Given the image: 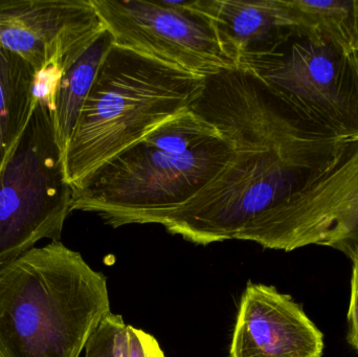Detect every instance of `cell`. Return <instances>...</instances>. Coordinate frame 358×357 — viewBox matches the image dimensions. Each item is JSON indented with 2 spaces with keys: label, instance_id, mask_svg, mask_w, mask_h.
Instances as JSON below:
<instances>
[{
  "label": "cell",
  "instance_id": "6da1fadb",
  "mask_svg": "<svg viewBox=\"0 0 358 357\" xmlns=\"http://www.w3.org/2000/svg\"><path fill=\"white\" fill-rule=\"evenodd\" d=\"M191 108L231 140L233 159L191 201L147 224L194 245L241 240L260 216L334 167L352 142L309 124L243 69L206 77Z\"/></svg>",
  "mask_w": 358,
  "mask_h": 357
},
{
  "label": "cell",
  "instance_id": "7a4b0ae2",
  "mask_svg": "<svg viewBox=\"0 0 358 357\" xmlns=\"http://www.w3.org/2000/svg\"><path fill=\"white\" fill-rule=\"evenodd\" d=\"M234 153L231 140L189 107L73 187L71 212L96 214L113 228L147 224L191 201Z\"/></svg>",
  "mask_w": 358,
  "mask_h": 357
},
{
  "label": "cell",
  "instance_id": "3957f363",
  "mask_svg": "<svg viewBox=\"0 0 358 357\" xmlns=\"http://www.w3.org/2000/svg\"><path fill=\"white\" fill-rule=\"evenodd\" d=\"M110 314L106 277L61 241L0 264V357H80Z\"/></svg>",
  "mask_w": 358,
  "mask_h": 357
},
{
  "label": "cell",
  "instance_id": "277c9868",
  "mask_svg": "<svg viewBox=\"0 0 358 357\" xmlns=\"http://www.w3.org/2000/svg\"><path fill=\"white\" fill-rule=\"evenodd\" d=\"M206 77L113 44L64 150L71 188L201 96Z\"/></svg>",
  "mask_w": 358,
  "mask_h": 357
},
{
  "label": "cell",
  "instance_id": "5b68a950",
  "mask_svg": "<svg viewBox=\"0 0 358 357\" xmlns=\"http://www.w3.org/2000/svg\"><path fill=\"white\" fill-rule=\"evenodd\" d=\"M71 201L54 111L37 99L24 131L0 169V264L43 239L60 241Z\"/></svg>",
  "mask_w": 358,
  "mask_h": 357
},
{
  "label": "cell",
  "instance_id": "8992f818",
  "mask_svg": "<svg viewBox=\"0 0 358 357\" xmlns=\"http://www.w3.org/2000/svg\"><path fill=\"white\" fill-rule=\"evenodd\" d=\"M243 71L309 124L338 138H358L357 52L296 31Z\"/></svg>",
  "mask_w": 358,
  "mask_h": 357
},
{
  "label": "cell",
  "instance_id": "52a82bcc",
  "mask_svg": "<svg viewBox=\"0 0 358 357\" xmlns=\"http://www.w3.org/2000/svg\"><path fill=\"white\" fill-rule=\"evenodd\" d=\"M115 45L202 77L237 68L203 0H92Z\"/></svg>",
  "mask_w": 358,
  "mask_h": 357
},
{
  "label": "cell",
  "instance_id": "ba28073f",
  "mask_svg": "<svg viewBox=\"0 0 358 357\" xmlns=\"http://www.w3.org/2000/svg\"><path fill=\"white\" fill-rule=\"evenodd\" d=\"M241 240L284 252L321 245L350 258L358 249V138L323 175L260 216Z\"/></svg>",
  "mask_w": 358,
  "mask_h": 357
},
{
  "label": "cell",
  "instance_id": "9c48e42d",
  "mask_svg": "<svg viewBox=\"0 0 358 357\" xmlns=\"http://www.w3.org/2000/svg\"><path fill=\"white\" fill-rule=\"evenodd\" d=\"M105 27L92 0L0 1V46L62 75Z\"/></svg>",
  "mask_w": 358,
  "mask_h": 357
},
{
  "label": "cell",
  "instance_id": "30bf717a",
  "mask_svg": "<svg viewBox=\"0 0 358 357\" xmlns=\"http://www.w3.org/2000/svg\"><path fill=\"white\" fill-rule=\"evenodd\" d=\"M324 337L290 296L248 282L229 346V357H322Z\"/></svg>",
  "mask_w": 358,
  "mask_h": 357
},
{
  "label": "cell",
  "instance_id": "8fae6325",
  "mask_svg": "<svg viewBox=\"0 0 358 357\" xmlns=\"http://www.w3.org/2000/svg\"><path fill=\"white\" fill-rule=\"evenodd\" d=\"M203 6L239 69L271 56L298 31L285 0H203Z\"/></svg>",
  "mask_w": 358,
  "mask_h": 357
},
{
  "label": "cell",
  "instance_id": "7c38bea8",
  "mask_svg": "<svg viewBox=\"0 0 358 357\" xmlns=\"http://www.w3.org/2000/svg\"><path fill=\"white\" fill-rule=\"evenodd\" d=\"M36 79L33 65L0 46V169L31 119Z\"/></svg>",
  "mask_w": 358,
  "mask_h": 357
},
{
  "label": "cell",
  "instance_id": "4fadbf2b",
  "mask_svg": "<svg viewBox=\"0 0 358 357\" xmlns=\"http://www.w3.org/2000/svg\"><path fill=\"white\" fill-rule=\"evenodd\" d=\"M113 35L106 29L63 71L57 85L54 121L57 140L64 153L73 136L84 103L90 94L99 67L111 46Z\"/></svg>",
  "mask_w": 358,
  "mask_h": 357
},
{
  "label": "cell",
  "instance_id": "5bb4252c",
  "mask_svg": "<svg viewBox=\"0 0 358 357\" xmlns=\"http://www.w3.org/2000/svg\"><path fill=\"white\" fill-rule=\"evenodd\" d=\"M299 33L330 40L358 54V0H285Z\"/></svg>",
  "mask_w": 358,
  "mask_h": 357
},
{
  "label": "cell",
  "instance_id": "9a60e30c",
  "mask_svg": "<svg viewBox=\"0 0 358 357\" xmlns=\"http://www.w3.org/2000/svg\"><path fill=\"white\" fill-rule=\"evenodd\" d=\"M115 354L117 357H166L155 337L130 325L117 335Z\"/></svg>",
  "mask_w": 358,
  "mask_h": 357
},
{
  "label": "cell",
  "instance_id": "2e32d148",
  "mask_svg": "<svg viewBox=\"0 0 358 357\" xmlns=\"http://www.w3.org/2000/svg\"><path fill=\"white\" fill-rule=\"evenodd\" d=\"M125 325L120 314H108L88 341L85 357H117L115 341Z\"/></svg>",
  "mask_w": 358,
  "mask_h": 357
},
{
  "label": "cell",
  "instance_id": "e0dca14e",
  "mask_svg": "<svg viewBox=\"0 0 358 357\" xmlns=\"http://www.w3.org/2000/svg\"><path fill=\"white\" fill-rule=\"evenodd\" d=\"M350 259L352 260V280H351L350 303H349V343L358 352V249Z\"/></svg>",
  "mask_w": 358,
  "mask_h": 357
}]
</instances>
